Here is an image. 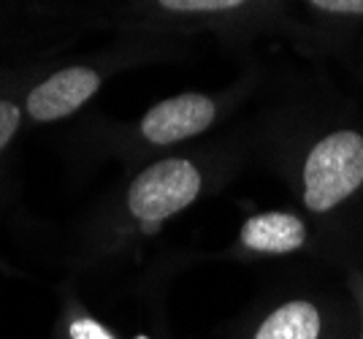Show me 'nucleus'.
<instances>
[{
  "instance_id": "7",
  "label": "nucleus",
  "mask_w": 363,
  "mask_h": 339,
  "mask_svg": "<svg viewBox=\"0 0 363 339\" xmlns=\"http://www.w3.org/2000/svg\"><path fill=\"white\" fill-rule=\"evenodd\" d=\"M320 312L312 301H288L263 321L255 339H318Z\"/></svg>"
},
{
  "instance_id": "9",
  "label": "nucleus",
  "mask_w": 363,
  "mask_h": 339,
  "mask_svg": "<svg viewBox=\"0 0 363 339\" xmlns=\"http://www.w3.org/2000/svg\"><path fill=\"white\" fill-rule=\"evenodd\" d=\"M16 128H19V109L11 101H0V152L14 139Z\"/></svg>"
},
{
  "instance_id": "5",
  "label": "nucleus",
  "mask_w": 363,
  "mask_h": 339,
  "mask_svg": "<svg viewBox=\"0 0 363 339\" xmlns=\"http://www.w3.org/2000/svg\"><path fill=\"white\" fill-rule=\"evenodd\" d=\"M239 239L250 252L290 255L309 242V228L293 212H260L244 223Z\"/></svg>"
},
{
  "instance_id": "4",
  "label": "nucleus",
  "mask_w": 363,
  "mask_h": 339,
  "mask_svg": "<svg viewBox=\"0 0 363 339\" xmlns=\"http://www.w3.org/2000/svg\"><path fill=\"white\" fill-rule=\"evenodd\" d=\"M101 90V74L90 65H71L44 79L28 95V111L35 123H55L82 109Z\"/></svg>"
},
{
  "instance_id": "2",
  "label": "nucleus",
  "mask_w": 363,
  "mask_h": 339,
  "mask_svg": "<svg viewBox=\"0 0 363 339\" xmlns=\"http://www.w3.org/2000/svg\"><path fill=\"white\" fill-rule=\"evenodd\" d=\"M203 190V174L190 157H163L133 177L128 187V212L141 226H157L187 209Z\"/></svg>"
},
{
  "instance_id": "8",
  "label": "nucleus",
  "mask_w": 363,
  "mask_h": 339,
  "mask_svg": "<svg viewBox=\"0 0 363 339\" xmlns=\"http://www.w3.org/2000/svg\"><path fill=\"white\" fill-rule=\"evenodd\" d=\"M309 19L331 30H350L363 25V0H296Z\"/></svg>"
},
{
  "instance_id": "1",
  "label": "nucleus",
  "mask_w": 363,
  "mask_h": 339,
  "mask_svg": "<svg viewBox=\"0 0 363 339\" xmlns=\"http://www.w3.org/2000/svg\"><path fill=\"white\" fill-rule=\"evenodd\" d=\"M306 212L331 217L363 193V130L339 125L309 141L298 169Z\"/></svg>"
},
{
  "instance_id": "6",
  "label": "nucleus",
  "mask_w": 363,
  "mask_h": 339,
  "mask_svg": "<svg viewBox=\"0 0 363 339\" xmlns=\"http://www.w3.org/2000/svg\"><path fill=\"white\" fill-rule=\"evenodd\" d=\"M266 0H130V6H147L157 19H223L244 16Z\"/></svg>"
},
{
  "instance_id": "10",
  "label": "nucleus",
  "mask_w": 363,
  "mask_h": 339,
  "mask_svg": "<svg viewBox=\"0 0 363 339\" xmlns=\"http://www.w3.org/2000/svg\"><path fill=\"white\" fill-rule=\"evenodd\" d=\"M71 339H114V337L101 323H95L90 318H82V321L71 323Z\"/></svg>"
},
{
  "instance_id": "3",
  "label": "nucleus",
  "mask_w": 363,
  "mask_h": 339,
  "mask_svg": "<svg viewBox=\"0 0 363 339\" xmlns=\"http://www.w3.org/2000/svg\"><path fill=\"white\" fill-rule=\"evenodd\" d=\"M217 120V101L203 93H182L166 98L141 117L138 136L152 147H171L209 130Z\"/></svg>"
},
{
  "instance_id": "12",
  "label": "nucleus",
  "mask_w": 363,
  "mask_h": 339,
  "mask_svg": "<svg viewBox=\"0 0 363 339\" xmlns=\"http://www.w3.org/2000/svg\"><path fill=\"white\" fill-rule=\"evenodd\" d=\"M136 339H150V337H136Z\"/></svg>"
},
{
  "instance_id": "11",
  "label": "nucleus",
  "mask_w": 363,
  "mask_h": 339,
  "mask_svg": "<svg viewBox=\"0 0 363 339\" xmlns=\"http://www.w3.org/2000/svg\"><path fill=\"white\" fill-rule=\"evenodd\" d=\"M266 3H285V0H266Z\"/></svg>"
}]
</instances>
